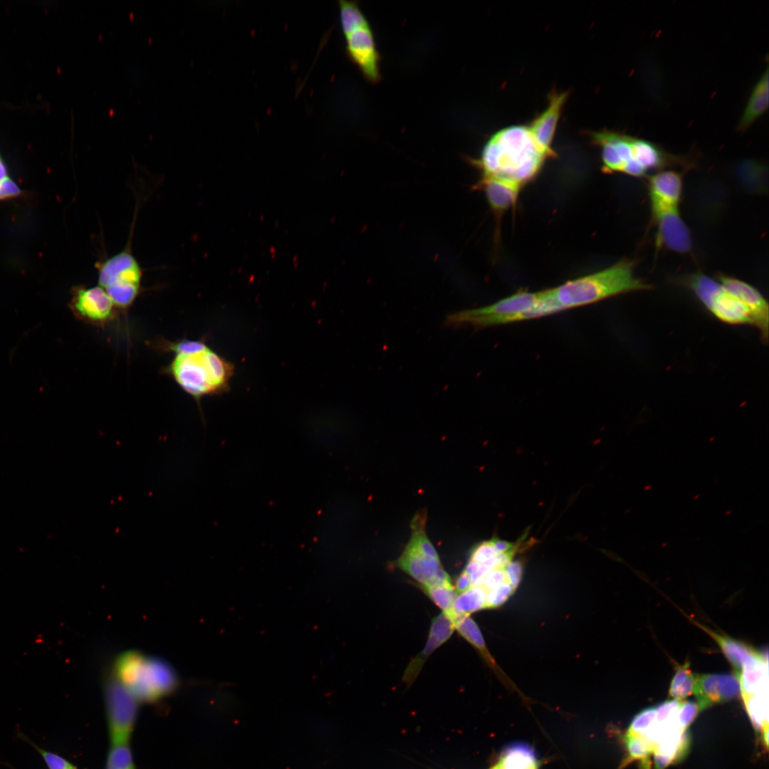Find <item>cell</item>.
<instances>
[{"label":"cell","instance_id":"6da1fadb","mask_svg":"<svg viewBox=\"0 0 769 769\" xmlns=\"http://www.w3.org/2000/svg\"><path fill=\"white\" fill-rule=\"evenodd\" d=\"M568 92L553 91L548 105L527 125L496 132L472 163L481 176L496 177L523 187L540 172L545 161L556 156L552 144Z\"/></svg>","mask_w":769,"mask_h":769},{"label":"cell","instance_id":"7a4b0ae2","mask_svg":"<svg viewBox=\"0 0 769 769\" xmlns=\"http://www.w3.org/2000/svg\"><path fill=\"white\" fill-rule=\"evenodd\" d=\"M525 542L524 536L516 542L494 537L472 549L463 572L469 580V587H478L485 593V610L500 607L517 589L523 565L515 558Z\"/></svg>","mask_w":769,"mask_h":769},{"label":"cell","instance_id":"3957f363","mask_svg":"<svg viewBox=\"0 0 769 769\" xmlns=\"http://www.w3.org/2000/svg\"><path fill=\"white\" fill-rule=\"evenodd\" d=\"M592 142L601 150L602 171L642 177L683 159L649 140L610 130L592 132Z\"/></svg>","mask_w":769,"mask_h":769},{"label":"cell","instance_id":"277c9868","mask_svg":"<svg viewBox=\"0 0 769 769\" xmlns=\"http://www.w3.org/2000/svg\"><path fill=\"white\" fill-rule=\"evenodd\" d=\"M649 288V284L634 276V262L622 259L602 271L568 281L552 288V291L565 310Z\"/></svg>","mask_w":769,"mask_h":769},{"label":"cell","instance_id":"5b68a950","mask_svg":"<svg viewBox=\"0 0 769 769\" xmlns=\"http://www.w3.org/2000/svg\"><path fill=\"white\" fill-rule=\"evenodd\" d=\"M162 372L194 399L226 391L234 375V366L209 347L186 354L174 355Z\"/></svg>","mask_w":769,"mask_h":769},{"label":"cell","instance_id":"8992f818","mask_svg":"<svg viewBox=\"0 0 769 769\" xmlns=\"http://www.w3.org/2000/svg\"><path fill=\"white\" fill-rule=\"evenodd\" d=\"M112 674L137 701L157 700L175 689L179 681L168 661L137 650L119 654Z\"/></svg>","mask_w":769,"mask_h":769},{"label":"cell","instance_id":"52a82bcc","mask_svg":"<svg viewBox=\"0 0 769 769\" xmlns=\"http://www.w3.org/2000/svg\"><path fill=\"white\" fill-rule=\"evenodd\" d=\"M98 285L117 310L127 311L142 291V269L128 244L120 252L95 263Z\"/></svg>","mask_w":769,"mask_h":769},{"label":"cell","instance_id":"ba28073f","mask_svg":"<svg viewBox=\"0 0 769 769\" xmlns=\"http://www.w3.org/2000/svg\"><path fill=\"white\" fill-rule=\"evenodd\" d=\"M425 524L424 513H418L412 518L410 538L398 558L397 566L422 586L452 584L427 535Z\"/></svg>","mask_w":769,"mask_h":769},{"label":"cell","instance_id":"9c48e42d","mask_svg":"<svg viewBox=\"0 0 769 769\" xmlns=\"http://www.w3.org/2000/svg\"><path fill=\"white\" fill-rule=\"evenodd\" d=\"M540 293L518 291L488 306L450 314L446 317V323L486 327L538 318L540 317L537 308Z\"/></svg>","mask_w":769,"mask_h":769},{"label":"cell","instance_id":"30bf717a","mask_svg":"<svg viewBox=\"0 0 769 769\" xmlns=\"http://www.w3.org/2000/svg\"><path fill=\"white\" fill-rule=\"evenodd\" d=\"M687 283L699 300L721 321L730 325H753L747 308L718 281L697 273L691 276Z\"/></svg>","mask_w":769,"mask_h":769},{"label":"cell","instance_id":"8fae6325","mask_svg":"<svg viewBox=\"0 0 769 769\" xmlns=\"http://www.w3.org/2000/svg\"><path fill=\"white\" fill-rule=\"evenodd\" d=\"M69 307L76 319L100 328L113 322L119 313L107 292L99 285L73 288Z\"/></svg>","mask_w":769,"mask_h":769},{"label":"cell","instance_id":"7c38bea8","mask_svg":"<svg viewBox=\"0 0 769 769\" xmlns=\"http://www.w3.org/2000/svg\"><path fill=\"white\" fill-rule=\"evenodd\" d=\"M112 743H127L137 712V700L111 674L105 681Z\"/></svg>","mask_w":769,"mask_h":769},{"label":"cell","instance_id":"4fadbf2b","mask_svg":"<svg viewBox=\"0 0 769 769\" xmlns=\"http://www.w3.org/2000/svg\"><path fill=\"white\" fill-rule=\"evenodd\" d=\"M344 36L347 56L357 66L367 80L377 83L381 78L380 55L370 23Z\"/></svg>","mask_w":769,"mask_h":769},{"label":"cell","instance_id":"5bb4252c","mask_svg":"<svg viewBox=\"0 0 769 769\" xmlns=\"http://www.w3.org/2000/svg\"><path fill=\"white\" fill-rule=\"evenodd\" d=\"M652 213L656 227V245L677 253L689 252L691 233L679 209L652 210Z\"/></svg>","mask_w":769,"mask_h":769},{"label":"cell","instance_id":"9a60e30c","mask_svg":"<svg viewBox=\"0 0 769 769\" xmlns=\"http://www.w3.org/2000/svg\"><path fill=\"white\" fill-rule=\"evenodd\" d=\"M701 710L741 695L739 680L729 674H696L694 691Z\"/></svg>","mask_w":769,"mask_h":769},{"label":"cell","instance_id":"2e32d148","mask_svg":"<svg viewBox=\"0 0 769 769\" xmlns=\"http://www.w3.org/2000/svg\"><path fill=\"white\" fill-rule=\"evenodd\" d=\"M718 282L742 302L750 312L753 325L760 331L763 342L768 341V303L753 286L738 278L720 274Z\"/></svg>","mask_w":769,"mask_h":769},{"label":"cell","instance_id":"e0dca14e","mask_svg":"<svg viewBox=\"0 0 769 769\" xmlns=\"http://www.w3.org/2000/svg\"><path fill=\"white\" fill-rule=\"evenodd\" d=\"M648 189L652 210L679 209L682 175L674 170H659L649 177Z\"/></svg>","mask_w":769,"mask_h":769},{"label":"cell","instance_id":"ac0fdd59","mask_svg":"<svg viewBox=\"0 0 769 769\" xmlns=\"http://www.w3.org/2000/svg\"><path fill=\"white\" fill-rule=\"evenodd\" d=\"M454 629L453 622L444 612L432 619L427 644L404 671L402 680L405 684L410 685L414 681L430 654L451 637Z\"/></svg>","mask_w":769,"mask_h":769},{"label":"cell","instance_id":"d6986e66","mask_svg":"<svg viewBox=\"0 0 769 769\" xmlns=\"http://www.w3.org/2000/svg\"><path fill=\"white\" fill-rule=\"evenodd\" d=\"M476 188L484 192L492 211L499 216L515 205L522 187L505 179L481 176Z\"/></svg>","mask_w":769,"mask_h":769},{"label":"cell","instance_id":"ffe728a7","mask_svg":"<svg viewBox=\"0 0 769 769\" xmlns=\"http://www.w3.org/2000/svg\"><path fill=\"white\" fill-rule=\"evenodd\" d=\"M736 675L739 680L743 699L756 694L768 692V655L764 656L763 654L746 664Z\"/></svg>","mask_w":769,"mask_h":769},{"label":"cell","instance_id":"44dd1931","mask_svg":"<svg viewBox=\"0 0 769 769\" xmlns=\"http://www.w3.org/2000/svg\"><path fill=\"white\" fill-rule=\"evenodd\" d=\"M697 626L709 634L719 646L725 656L736 670L737 674L746 664L755 660L763 654L753 649L750 646L738 640L718 634L708 627L694 622Z\"/></svg>","mask_w":769,"mask_h":769},{"label":"cell","instance_id":"7402d4cb","mask_svg":"<svg viewBox=\"0 0 769 769\" xmlns=\"http://www.w3.org/2000/svg\"><path fill=\"white\" fill-rule=\"evenodd\" d=\"M768 67L756 83L737 125V131H746L768 108Z\"/></svg>","mask_w":769,"mask_h":769},{"label":"cell","instance_id":"603a6c76","mask_svg":"<svg viewBox=\"0 0 769 769\" xmlns=\"http://www.w3.org/2000/svg\"><path fill=\"white\" fill-rule=\"evenodd\" d=\"M449 618L457 632L478 651L491 668L502 678L503 674L491 656L481 632L474 619L469 615L455 612Z\"/></svg>","mask_w":769,"mask_h":769},{"label":"cell","instance_id":"cb8c5ba5","mask_svg":"<svg viewBox=\"0 0 769 769\" xmlns=\"http://www.w3.org/2000/svg\"><path fill=\"white\" fill-rule=\"evenodd\" d=\"M492 769H538L534 750L528 746L518 743L507 748Z\"/></svg>","mask_w":769,"mask_h":769},{"label":"cell","instance_id":"d4e9b609","mask_svg":"<svg viewBox=\"0 0 769 769\" xmlns=\"http://www.w3.org/2000/svg\"><path fill=\"white\" fill-rule=\"evenodd\" d=\"M696 675L690 669L689 662L678 665L671 679L669 694L678 701H683L690 696L695 685Z\"/></svg>","mask_w":769,"mask_h":769},{"label":"cell","instance_id":"484cf974","mask_svg":"<svg viewBox=\"0 0 769 769\" xmlns=\"http://www.w3.org/2000/svg\"><path fill=\"white\" fill-rule=\"evenodd\" d=\"M421 590L438 606L441 612L449 617L454 613V602L457 596L452 584L436 585H419Z\"/></svg>","mask_w":769,"mask_h":769},{"label":"cell","instance_id":"4316f807","mask_svg":"<svg viewBox=\"0 0 769 769\" xmlns=\"http://www.w3.org/2000/svg\"><path fill=\"white\" fill-rule=\"evenodd\" d=\"M485 603L486 595L483 591L478 587H471L457 595L454 602V611L470 615L472 612L484 610Z\"/></svg>","mask_w":769,"mask_h":769},{"label":"cell","instance_id":"83f0119b","mask_svg":"<svg viewBox=\"0 0 769 769\" xmlns=\"http://www.w3.org/2000/svg\"><path fill=\"white\" fill-rule=\"evenodd\" d=\"M340 19L343 34L369 23L356 1H339Z\"/></svg>","mask_w":769,"mask_h":769},{"label":"cell","instance_id":"f1b7e54d","mask_svg":"<svg viewBox=\"0 0 769 769\" xmlns=\"http://www.w3.org/2000/svg\"><path fill=\"white\" fill-rule=\"evenodd\" d=\"M152 347L161 352L177 354H186L193 352L206 347L207 345L204 341L183 339L177 341H169L164 338H158L152 342Z\"/></svg>","mask_w":769,"mask_h":769},{"label":"cell","instance_id":"f546056e","mask_svg":"<svg viewBox=\"0 0 769 769\" xmlns=\"http://www.w3.org/2000/svg\"><path fill=\"white\" fill-rule=\"evenodd\" d=\"M107 769H134L127 743H112Z\"/></svg>","mask_w":769,"mask_h":769},{"label":"cell","instance_id":"4dcf8cb0","mask_svg":"<svg viewBox=\"0 0 769 769\" xmlns=\"http://www.w3.org/2000/svg\"><path fill=\"white\" fill-rule=\"evenodd\" d=\"M627 748L630 760L639 758H645L652 753L650 743L642 736L627 734L626 735Z\"/></svg>","mask_w":769,"mask_h":769},{"label":"cell","instance_id":"1f68e13d","mask_svg":"<svg viewBox=\"0 0 769 769\" xmlns=\"http://www.w3.org/2000/svg\"><path fill=\"white\" fill-rule=\"evenodd\" d=\"M655 718V708H648L638 713L632 720L627 734L644 735Z\"/></svg>","mask_w":769,"mask_h":769},{"label":"cell","instance_id":"d6a6232c","mask_svg":"<svg viewBox=\"0 0 769 769\" xmlns=\"http://www.w3.org/2000/svg\"><path fill=\"white\" fill-rule=\"evenodd\" d=\"M700 711L696 703L692 701L682 702L679 708L677 718L680 725L687 729L690 723L695 719Z\"/></svg>","mask_w":769,"mask_h":769},{"label":"cell","instance_id":"836d02e7","mask_svg":"<svg viewBox=\"0 0 769 769\" xmlns=\"http://www.w3.org/2000/svg\"><path fill=\"white\" fill-rule=\"evenodd\" d=\"M46 762L48 769H75V768L60 755L36 747Z\"/></svg>","mask_w":769,"mask_h":769},{"label":"cell","instance_id":"e575fe53","mask_svg":"<svg viewBox=\"0 0 769 769\" xmlns=\"http://www.w3.org/2000/svg\"><path fill=\"white\" fill-rule=\"evenodd\" d=\"M20 193L19 187L8 177L0 182V200L17 197Z\"/></svg>","mask_w":769,"mask_h":769},{"label":"cell","instance_id":"d590c367","mask_svg":"<svg viewBox=\"0 0 769 769\" xmlns=\"http://www.w3.org/2000/svg\"><path fill=\"white\" fill-rule=\"evenodd\" d=\"M7 177L6 166L0 158V182Z\"/></svg>","mask_w":769,"mask_h":769}]
</instances>
